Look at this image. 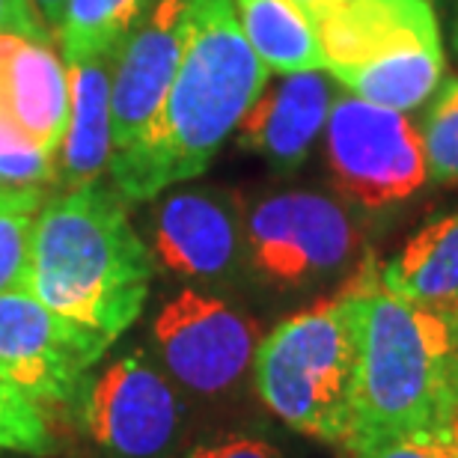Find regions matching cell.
<instances>
[{
  "mask_svg": "<svg viewBox=\"0 0 458 458\" xmlns=\"http://www.w3.org/2000/svg\"><path fill=\"white\" fill-rule=\"evenodd\" d=\"M36 212L39 208H0V295L27 289Z\"/></svg>",
  "mask_w": 458,
  "mask_h": 458,
  "instance_id": "cell-22",
  "label": "cell"
},
{
  "mask_svg": "<svg viewBox=\"0 0 458 458\" xmlns=\"http://www.w3.org/2000/svg\"><path fill=\"white\" fill-rule=\"evenodd\" d=\"M420 134H423L428 179L437 185L458 182V81H450L435 96Z\"/></svg>",
  "mask_w": 458,
  "mask_h": 458,
  "instance_id": "cell-20",
  "label": "cell"
},
{
  "mask_svg": "<svg viewBox=\"0 0 458 458\" xmlns=\"http://www.w3.org/2000/svg\"><path fill=\"white\" fill-rule=\"evenodd\" d=\"M87 435L114 458H161L182 432L176 387L140 352H128L87 381L81 402Z\"/></svg>",
  "mask_w": 458,
  "mask_h": 458,
  "instance_id": "cell-10",
  "label": "cell"
},
{
  "mask_svg": "<svg viewBox=\"0 0 458 458\" xmlns=\"http://www.w3.org/2000/svg\"><path fill=\"white\" fill-rule=\"evenodd\" d=\"M152 256L185 280H226L244 256V224L233 199L208 188L173 191L152 212Z\"/></svg>",
  "mask_w": 458,
  "mask_h": 458,
  "instance_id": "cell-12",
  "label": "cell"
},
{
  "mask_svg": "<svg viewBox=\"0 0 458 458\" xmlns=\"http://www.w3.org/2000/svg\"><path fill=\"white\" fill-rule=\"evenodd\" d=\"M155 256L102 179L42 203L33 224L27 292L107 343L140 318Z\"/></svg>",
  "mask_w": 458,
  "mask_h": 458,
  "instance_id": "cell-2",
  "label": "cell"
},
{
  "mask_svg": "<svg viewBox=\"0 0 458 458\" xmlns=\"http://www.w3.org/2000/svg\"><path fill=\"white\" fill-rule=\"evenodd\" d=\"M363 238L345 199L283 191L259 199L244 221V253L265 283L301 289L340 274Z\"/></svg>",
  "mask_w": 458,
  "mask_h": 458,
  "instance_id": "cell-7",
  "label": "cell"
},
{
  "mask_svg": "<svg viewBox=\"0 0 458 458\" xmlns=\"http://www.w3.org/2000/svg\"><path fill=\"white\" fill-rule=\"evenodd\" d=\"M42 194H0V208H42Z\"/></svg>",
  "mask_w": 458,
  "mask_h": 458,
  "instance_id": "cell-28",
  "label": "cell"
},
{
  "mask_svg": "<svg viewBox=\"0 0 458 458\" xmlns=\"http://www.w3.org/2000/svg\"><path fill=\"white\" fill-rule=\"evenodd\" d=\"M191 30V0H152L149 13L114 54V152L134 146L161 114Z\"/></svg>",
  "mask_w": 458,
  "mask_h": 458,
  "instance_id": "cell-11",
  "label": "cell"
},
{
  "mask_svg": "<svg viewBox=\"0 0 458 458\" xmlns=\"http://www.w3.org/2000/svg\"><path fill=\"white\" fill-rule=\"evenodd\" d=\"M446 316H450V313H446ZM453 322H455V331H458V313H453Z\"/></svg>",
  "mask_w": 458,
  "mask_h": 458,
  "instance_id": "cell-30",
  "label": "cell"
},
{
  "mask_svg": "<svg viewBox=\"0 0 458 458\" xmlns=\"http://www.w3.org/2000/svg\"><path fill=\"white\" fill-rule=\"evenodd\" d=\"M152 0H66L57 42L69 66L114 57L128 33L149 13Z\"/></svg>",
  "mask_w": 458,
  "mask_h": 458,
  "instance_id": "cell-18",
  "label": "cell"
},
{
  "mask_svg": "<svg viewBox=\"0 0 458 458\" xmlns=\"http://www.w3.org/2000/svg\"><path fill=\"white\" fill-rule=\"evenodd\" d=\"M271 72L238 24L235 0H191L179 72L140 140L114 152L111 176L125 203L158 197L203 173L229 140Z\"/></svg>",
  "mask_w": 458,
  "mask_h": 458,
  "instance_id": "cell-1",
  "label": "cell"
},
{
  "mask_svg": "<svg viewBox=\"0 0 458 458\" xmlns=\"http://www.w3.org/2000/svg\"><path fill=\"white\" fill-rule=\"evenodd\" d=\"M161 363L182 387L199 396L233 390L253 366L259 327L244 310L199 289H182L152 325Z\"/></svg>",
  "mask_w": 458,
  "mask_h": 458,
  "instance_id": "cell-9",
  "label": "cell"
},
{
  "mask_svg": "<svg viewBox=\"0 0 458 458\" xmlns=\"http://www.w3.org/2000/svg\"><path fill=\"white\" fill-rule=\"evenodd\" d=\"M390 295L441 313H458V212L426 224L378 271Z\"/></svg>",
  "mask_w": 458,
  "mask_h": 458,
  "instance_id": "cell-16",
  "label": "cell"
},
{
  "mask_svg": "<svg viewBox=\"0 0 458 458\" xmlns=\"http://www.w3.org/2000/svg\"><path fill=\"white\" fill-rule=\"evenodd\" d=\"M27 4H30L33 15L39 18V24L45 27V30H48V33H57L60 30L66 0H27Z\"/></svg>",
  "mask_w": 458,
  "mask_h": 458,
  "instance_id": "cell-26",
  "label": "cell"
},
{
  "mask_svg": "<svg viewBox=\"0 0 458 458\" xmlns=\"http://www.w3.org/2000/svg\"><path fill=\"white\" fill-rule=\"evenodd\" d=\"M334 98L327 72L283 75L274 84H265L238 123L235 140L244 152L259 155L268 167L289 176L310 158L318 134L325 131Z\"/></svg>",
  "mask_w": 458,
  "mask_h": 458,
  "instance_id": "cell-13",
  "label": "cell"
},
{
  "mask_svg": "<svg viewBox=\"0 0 458 458\" xmlns=\"http://www.w3.org/2000/svg\"><path fill=\"white\" fill-rule=\"evenodd\" d=\"M107 60L111 57H93L69 66L72 107L57 158V179L66 185V191L98 182L111 167L114 123Z\"/></svg>",
  "mask_w": 458,
  "mask_h": 458,
  "instance_id": "cell-15",
  "label": "cell"
},
{
  "mask_svg": "<svg viewBox=\"0 0 458 458\" xmlns=\"http://www.w3.org/2000/svg\"><path fill=\"white\" fill-rule=\"evenodd\" d=\"M352 458H458V417L432 432L399 437Z\"/></svg>",
  "mask_w": 458,
  "mask_h": 458,
  "instance_id": "cell-23",
  "label": "cell"
},
{
  "mask_svg": "<svg viewBox=\"0 0 458 458\" xmlns=\"http://www.w3.org/2000/svg\"><path fill=\"white\" fill-rule=\"evenodd\" d=\"M292 4H295L301 13L310 18V21L318 24L325 15H331L334 9H340L343 4H348V0H292Z\"/></svg>",
  "mask_w": 458,
  "mask_h": 458,
  "instance_id": "cell-27",
  "label": "cell"
},
{
  "mask_svg": "<svg viewBox=\"0 0 458 458\" xmlns=\"http://www.w3.org/2000/svg\"><path fill=\"white\" fill-rule=\"evenodd\" d=\"M316 33L325 72L363 102L408 114L437 89L444 48L428 0H348Z\"/></svg>",
  "mask_w": 458,
  "mask_h": 458,
  "instance_id": "cell-5",
  "label": "cell"
},
{
  "mask_svg": "<svg viewBox=\"0 0 458 458\" xmlns=\"http://www.w3.org/2000/svg\"><path fill=\"white\" fill-rule=\"evenodd\" d=\"M322 134L327 173L345 203L357 208L384 212L428 182L423 134L405 114L340 96Z\"/></svg>",
  "mask_w": 458,
  "mask_h": 458,
  "instance_id": "cell-6",
  "label": "cell"
},
{
  "mask_svg": "<svg viewBox=\"0 0 458 458\" xmlns=\"http://www.w3.org/2000/svg\"><path fill=\"white\" fill-rule=\"evenodd\" d=\"M188 458H283L280 450L262 437H250V435H229V437H217V441H208L197 450H191Z\"/></svg>",
  "mask_w": 458,
  "mask_h": 458,
  "instance_id": "cell-24",
  "label": "cell"
},
{
  "mask_svg": "<svg viewBox=\"0 0 458 458\" xmlns=\"http://www.w3.org/2000/svg\"><path fill=\"white\" fill-rule=\"evenodd\" d=\"M69 72L51 45L9 36L0 54V111L42 149L57 155L69 125Z\"/></svg>",
  "mask_w": 458,
  "mask_h": 458,
  "instance_id": "cell-14",
  "label": "cell"
},
{
  "mask_svg": "<svg viewBox=\"0 0 458 458\" xmlns=\"http://www.w3.org/2000/svg\"><path fill=\"white\" fill-rule=\"evenodd\" d=\"M378 277L363 262L336 295L280 322L253 354V384L271 414L295 432L345 446L360 381L366 295Z\"/></svg>",
  "mask_w": 458,
  "mask_h": 458,
  "instance_id": "cell-4",
  "label": "cell"
},
{
  "mask_svg": "<svg viewBox=\"0 0 458 458\" xmlns=\"http://www.w3.org/2000/svg\"><path fill=\"white\" fill-rule=\"evenodd\" d=\"M458 417V331L453 316L390 295L378 277L366 295L360 381L345 450L446 426Z\"/></svg>",
  "mask_w": 458,
  "mask_h": 458,
  "instance_id": "cell-3",
  "label": "cell"
},
{
  "mask_svg": "<svg viewBox=\"0 0 458 458\" xmlns=\"http://www.w3.org/2000/svg\"><path fill=\"white\" fill-rule=\"evenodd\" d=\"M238 24L268 72H325L316 24L292 0H235Z\"/></svg>",
  "mask_w": 458,
  "mask_h": 458,
  "instance_id": "cell-17",
  "label": "cell"
},
{
  "mask_svg": "<svg viewBox=\"0 0 458 458\" xmlns=\"http://www.w3.org/2000/svg\"><path fill=\"white\" fill-rule=\"evenodd\" d=\"M6 42H9V36H0V54H4V48H6Z\"/></svg>",
  "mask_w": 458,
  "mask_h": 458,
  "instance_id": "cell-29",
  "label": "cell"
},
{
  "mask_svg": "<svg viewBox=\"0 0 458 458\" xmlns=\"http://www.w3.org/2000/svg\"><path fill=\"white\" fill-rule=\"evenodd\" d=\"M0 450L39 458L54 453V437L45 426L39 405L4 375H0Z\"/></svg>",
  "mask_w": 458,
  "mask_h": 458,
  "instance_id": "cell-21",
  "label": "cell"
},
{
  "mask_svg": "<svg viewBox=\"0 0 458 458\" xmlns=\"http://www.w3.org/2000/svg\"><path fill=\"white\" fill-rule=\"evenodd\" d=\"M0 36H21V39L48 42V30L39 24L27 0H0Z\"/></svg>",
  "mask_w": 458,
  "mask_h": 458,
  "instance_id": "cell-25",
  "label": "cell"
},
{
  "mask_svg": "<svg viewBox=\"0 0 458 458\" xmlns=\"http://www.w3.org/2000/svg\"><path fill=\"white\" fill-rule=\"evenodd\" d=\"M57 179V155L42 149L0 111V194H42Z\"/></svg>",
  "mask_w": 458,
  "mask_h": 458,
  "instance_id": "cell-19",
  "label": "cell"
},
{
  "mask_svg": "<svg viewBox=\"0 0 458 458\" xmlns=\"http://www.w3.org/2000/svg\"><path fill=\"white\" fill-rule=\"evenodd\" d=\"M105 336L54 313L27 289L0 295V375L36 405H66L107 352Z\"/></svg>",
  "mask_w": 458,
  "mask_h": 458,
  "instance_id": "cell-8",
  "label": "cell"
}]
</instances>
